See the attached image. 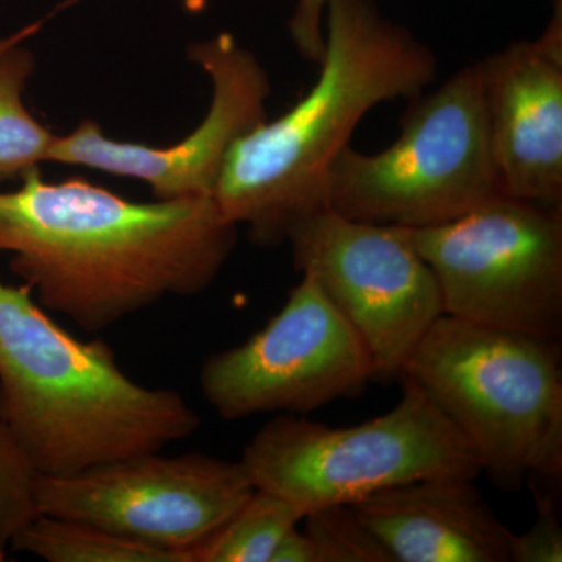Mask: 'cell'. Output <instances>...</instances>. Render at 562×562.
<instances>
[{
	"label": "cell",
	"instance_id": "15",
	"mask_svg": "<svg viewBox=\"0 0 562 562\" xmlns=\"http://www.w3.org/2000/svg\"><path fill=\"white\" fill-rule=\"evenodd\" d=\"M36 60L25 41L0 52V187L50 162L57 133L33 117L24 91Z\"/></svg>",
	"mask_w": 562,
	"mask_h": 562
},
{
	"label": "cell",
	"instance_id": "24",
	"mask_svg": "<svg viewBox=\"0 0 562 562\" xmlns=\"http://www.w3.org/2000/svg\"><path fill=\"white\" fill-rule=\"evenodd\" d=\"M553 5H562V0H553Z\"/></svg>",
	"mask_w": 562,
	"mask_h": 562
},
{
	"label": "cell",
	"instance_id": "21",
	"mask_svg": "<svg viewBox=\"0 0 562 562\" xmlns=\"http://www.w3.org/2000/svg\"><path fill=\"white\" fill-rule=\"evenodd\" d=\"M271 562H316V553L306 532L297 527L288 531L277 546Z\"/></svg>",
	"mask_w": 562,
	"mask_h": 562
},
{
	"label": "cell",
	"instance_id": "16",
	"mask_svg": "<svg viewBox=\"0 0 562 562\" xmlns=\"http://www.w3.org/2000/svg\"><path fill=\"white\" fill-rule=\"evenodd\" d=\"M303 517L279 495L255 490L220 530L192 550V562H271L283 536Z\"/></svg>",
	"mask_w": 562,
	"mask_h": 562
},
{
	"label": "cell",
	"instance_id": "5",
	"mask_svg": "<svg viewBox=\"0 0 562 562\" xmlns=\"http://www.w3.org/2000/svg\"><path fill=\"white\" fill-rule=\"evenodd\" d=\"M383 416L335 428L280 414L244 447L241 464L255 490L271 492L303 514L351 505L387 487L438 476L479 479L471 443L413 380Z\"/></svg>",
	"mask_w": 562,
	"mask_h": 562
},
{
	"label": "cell",
	"instance_id": "20",
	"mask_svg": "<svg viewBox=\"0 0 562 562\" xmlns=\"http://www.w3.org/2000/svg\"><path fill=\"white\" fill-rule=\"evenodd\" d=\"M328 0H297L288 29L292 44L306 61L319 65L325 49V10Z\"/></svg>",
	"mask_w": 562,
	"mask_h": 562
},
{
	"label": "cell",
	"instance_id": "18",
	"mask_svg": "<svg viewBox=\"0 0 562 562\" xmlns=\"http://www.w3.org/2000/svg\"><path fill=\"white\" fill-rule=\"evenodd\" d=\"M36 480L38 473L0 424V562L7 560L14 536L40 514Z\"/></svg>",
	"mask_w": 562,
	"mask_h": 562
},
{
	"label": "cell",
	"instance_id": "11",
	"mask_svg": "<svg viewBox=\"0 0 562 562\" xmlns=\"http://www.w3.org/2000/svg\"><path fill=\"white\" fill-rule=\"evenodd\" d=\"M188 58L209 76L211 102L201 124L166 147L110 138L98 122L81 121L58 135L50 162L143 181L155 199L213 198L228 151L266 120L268 70L232 33L192 43Z\"/></svg>",
	"mask_w": 562,
	"mask_h": 562
},
{
	"label": "cell",
	"instance_id": "19",
	"mask_svg": "<svg viewBox=\"0 0 562 562\" xmlns=\"http://www.w3.org/2000/svg\"><path fill=\"white\" fill-rule=\"evenodd\" d=\"M536 514L530 530L514 535L513 562H561L562 527L554 492L549 483L532 482Z\"/></svg>",
	"mask_w": 562,
	"mask_h": 562
},
{
	"label": "cell",
	"instance_id": "13",
	"mask_svg": "<svg viewBox=\"0 0 562 562\" xmlns=\"http://www.w3.org/2000/svg\"><path fill=\"white\" fill-rule=\"evenodd\" d=\"M350 506L394 562H513L514 532L473 479L417 480Z\"/></svg>",
	"mask_w": 562,
	"mask_h": 562
},
{
	"label": "cell",
	"instance_id": "17",
	"mask_svg": "<svg viewBox=\"0 0 562 562\" xmlns=\"http://www.w3.org/2000/svg\"><path fill=\"white\" fill-rule=\"evenodd\" d=\"M316 562H394L350 505L314 509L303 517Z\"/></svg>",
	"mask_w": 562,
	"mask_h": 562
},
{
	"label": "cell",
	"instance_id": "14",
	"mask_svg": "<svg viewBox=\"0 0 562 562\" xmlns=\"http://www.w3.org/2000/svg\"><path fill=\"white\" fill-rule=\"evenodd\" d=\"M10 550L47 562H190L187 554L133 541L99 525L44 513L21 528Z\"/></svg>",
	"mask_w": 562,
	"mask_h": 562
},
{
	"label": "cell",
	"instance_id": "4",
	"mask_svg": "<svg viewBox=\"0 0 562 562\" xmlns=\"http://www.w3.org/2000/svg\"><path fill=\"white\" fill-rule=\"evenodd\" d=\"M558 339L484 327L442 314L406 362L471 443L503 491L562 473V371Z\"/></svg>",
	"mask_w": 562,
	"mask_h": 562
},
{
	"label": "cell",
	"instance_id": "22",
	"mask_svg": "<svg viewBox=\"0 0 562 562\" xmlns=\"http://www.w3.org/2000/svg\"><path fill=\"white\" fill-rule=\"evenodd\" d=\"M41 27H43V21H36L33 24L25 25V27L20 29L18 32L11 33V35L2 36L0 38V52L9 49L13 44L31 40L32 36H35L41 31Z\"/></svg>",
	"mask_w": 562,
	"mask_h": 562
},
{
	"label": "cell",
	"instance_id": "8",
	"mask_svg": "<svg viewBox=\"0 0 562 562\" xmlns=\"http://www.w3.org/2000/svg\"><path fill=\"white\" fill-rule=\"evenodd\" d=\"M295 271L310 277L371 357L375 382L401 379L443 314L441 291L406 228L347 220L325 209L292 228Z\"/></svg>",
	"mask_w": 562,
	"mask_h": 562
},
{
	"label": "cell",
	"instance_id": "1",
	"mask_svg": "<svg viewBox=\"0 0 562 562\" xmlns=\"http://www.w3.org/2000/svg\"><path fill=\"white\" fill-rule=\"evenodd\" d=\"M238 227L213 198L136 202L43 171L0 191V254L47 313L99 333L168 297L209 290Z\"/></svg>",
	"mask_w": 562,
	"mask_h": 562
},
{
	"label": "cell",
	"instance_id": "2",
	"mask_svg": "<svg viewBox=\"0 0 562 562\" xmlns=\"http://www.w3.org/2000/svg\"><path fill=\"white\" fill-rule=\"evenodd\" d=\"M325 49L312 90L277 120L236 140L213 199L222 216L261 247L327 209L325 180L362 117L380 103L427 90L438 58L375 0H328Z\"/></svg>",
	"mask_w": 562,
	"mask_h": 562
},
{
	"label": "cell",
	"instance_id": "6",
	"mask_svg": "<svg viewBox=\"0 0 562 562\" xmlns=\"http://www.w3.org/2000/svg\"><path fill=\"white\" fill-rule=\"evenodd\" d=\"M498 194L476 63L413 99L387 149L346 147L325 180L328 210L412 231L457 220Z\"/></svg>",
	"mask_w": 562,
	"mask_h": 562
},
{
	"label": "cell",
	"instance_id": "9",
	"mask_svg": "<svg viewBox=\"0 0 562 562\" xmlns=\"http://www.w3.org/2000/svg\"><path fill=\"white\" fill-rule=\"evenodd\" d=\"M375 382L371 357L341 313L302 276L283 308L246 342L203 361V397L222 419L308 414Z\"/></svg>",
	"mask_w": 562,
	"mask_h": 562
},
{
	"label": "cell",
	"instance_id": "12",
	"mask_svg": "<svg viewBox=\"0 0 562 562\" xmlns=\"http://www.w3.org/2000/svg\"><path fill=\"white\" fill-rule=\"evenodd\" d=\"M476 66L502 194L562 206V5L538 40Z\"/></svg>",
	"mask_w": 562,
	"mask_h": 562
},
{
	"label": "cell",
	"instance_id": "3",
	"mask_svg": "<svg viewBox=\"0 0 562 562\" xmlns=\"http://www.w3.org/2000/svg\"><path fill=\"white\" fill-rule=\"evenodd\" d=\"M0 424L40 476L161 452L201 417L180 392L131 379L113 349L60 327L25 284L0 281Z\"/></svg>",
	"mask_w": 562,
	"mask_h": 562
},
{
	"label": "cell",
	"instance_id": "10",
	"mask_svg": "<svg viewBox=\"0 0 562 562\" xmlns=\"http://www.w3.org/2000/svg\"><path fill=\"white\" fill-rule=\"evenodd\" d=\"M254 492L241 461L151 452L60 479L38 475L36 505L40 513L99 525L192 562V550Z\"/></svg>",
	"mask_w": 562,
	"mask_h": 562
},
{
	"label": "cell",
	"instance_id": "7",
	"mask_svg": "<svg viewBox=\"0 0 562 562\" xmlns=\"http://www.w3.org/2000/svg\"><path fill=\"white\" fill-rule=\"evenodd\" d=\"M443 314L542 338L562 325V206L498 194L457 220L406 228Z\"/></svg>",
	"mask_w": 562,
	"mask_h": 562
},
{
	"label": "cell",
	"instance_id": "23",
	"mask_svg": "<svg viewBox=\"0 0 562 562\" xmlns=\"http://www.w3.org/2000/svg\"><path fill=\"white\" fill-rule=\"evenodd\" d=\"M80 2H81V0H63L60 5H58L57 11L68 10V9H70V7L77 5V3H80Z\"/></svg>",
	"mask_w": 562,
	"mask_h": 562
}]
</instances>
